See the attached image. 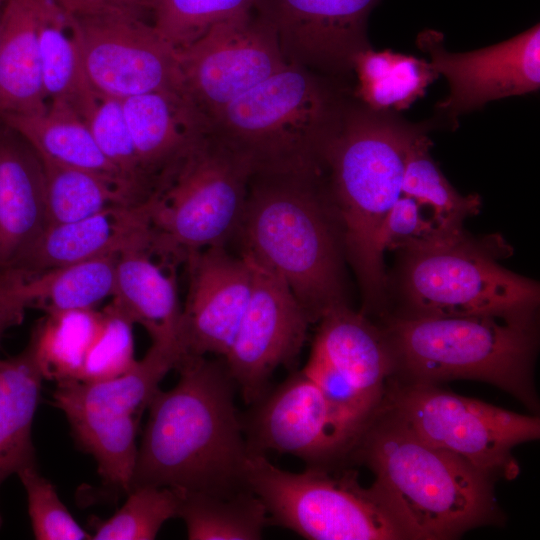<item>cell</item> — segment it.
<instances>
[{
	"label": "cell",
	"mask_w": 540,
	"mask_h": 540,
	"mask_svg": "<svg viewBox=\"0 0 540 540\" xmlns=\"http://www.w3.org/2000/svg\"><path fill=\"white\" fill-rule=\"evenodd\" d=\"M47 229L41 158L17 132L0 127V271L17 268Z\"/></svg>",
	"instance_id": "cell-21"
},
{
	"label": "cell",
	"mask_w": 540,
	"mask_h": 540,
	"mask_svg": "<svg viewBox=\"0 0 540 540\" xmlns=\"http://www.w3.org/2000/svg\"><path fill=\"white\" fill-rule=\"evenodd\" d=\"M353 97L375 111L398 113L423 97L439 76L425 59L369 47L353 59Z\"/></svg>",
	"instance_id": "cell-29"
},
{
	"label": "cell",
	"mask_w": 540,
	"mask_h": 540,
	"mask_svg": "<svg viewBox=\"0 0 540 540\" xmlns=\"http://www.w3.org/2000/svg\"><path fill=\"white\" fill-rule=\"evenodd\" d=\"M43 379L30 341L20 354L0 360V486L36 466L31 431Z\"/></svg>",
	"instance_id": "cell-26"
},
{
	"label": "cell",
	"mask_w": 540,
	"mask_h": 540,
	"mask_svg": "<svg viewBox=\"0 0 540 540\" xmlns=\"http://www.w3.org/2000/svg\"><path fill=\"white\" fill-rule=\"evenodd\" d=\"M119 255L103 256L39 272L11 268V288L24 307L46 314L91 309L113 295Z\"/></svg>",
	"instance_id": "cell-27"
},
{
	"label": "cell",
	"mask_w": 540,
	"mask_h": 540,
	"mask_svg": "<svg viewBox=\"0 0 540 540\" xmlns=\"http://www.w3.org/2000/svg\"><path fill=\"white\" fill-rule=\"evenodd\" d=\"M245 256L253 269L252 288L224 362L244 401L253 404L268 391L278 367L294 364L311 322L287 284Z\"/></svg>",
	"instance_id": "cell-14"
},
{
	"label": "cell",
	"mask_w": 540,
	"mask_h": 540,
	"mask_svg": "<svg viewBox=\"0 0 540 540\" xmlns=\"http://www.w3.org/2000/svg\"><path fill=\"white\" fill-rule=\"evenodd\" d=\"M0 121L23 137L39 156L104 176L141 202L103 155L83 118L67 103L50 101L41 113L6 114Z\"/></svg>",
	"instance_id": "cell-25"
},
{
	"label": "cell",
	"mask_w": 540,
	"mask_h": 540,
	"mask_svg": "<svg viewBox=\"0 0 540 540\" xmlns=\"http://www.w3.org/2000/svg\"><path fill=\"white\" fill-rule=\"evenodd\" d=\"M247 487L262 501L268 525L310 540L416 539L388 496L376 485L362 487L352 474L334 477L322 467L300 473L250 453Z\"/></svg>",
	"instance_id": "cell-8"
},
{
	"label": "cell",
	"mask_w": 540,
	"mask_h": 540,
	"mask_svg": "<svg viewBox=\"0 0 540 540\" xmlns=\"http://www.w3.org/2000/svg\"><path fill=\"white\" fill-rule=\"evenodd\" d=\"M179 492L177 518L191 540H257L268 525L266 508L250 489L231 495Z\"/></svg>",
	"instance_id": "cell-30"
},
{
	"label": "cell",
	"mask_w": 540,
	"mask_h": 540,
	"mask_svg": "<svg viewBox=\"0 0 540 540\" xmlns=\"http://www.w3.org/2000/svg\"><path fill=\"white\" fill-rule=\"evenodd\" d=\"M421 205L413 198L401 195L392 205L380 225L377 247L384 255L400 243L422 237L434 228L432 220H425L420 212Z\"/></svg>",
	"instance_id": "cell-40"
},
{
	"label": "cell",
	"mask_w": 540,
	"mask_h": 540,
	"mask_svg": "<svg viewBox=\"0 0 540 540\" xmlns=\"http://www.w3.org/2000/svg\"><path fill=\"white\" fill-rule=\"evenodd\" d=\"M27 495L28 513L38 540L91 539L62 503L54 485L41 476L36 466L17 473Z\"/></svg>",
	"instance_id": "cell-38"
},
{
	"label": "cell",
	"mask_w": 540,
	"mask_h": 540,
	"mask_svg": "<svg viewBox=\"0 0 540 540\" xmlns=\"http://www.w3.org/2000/svg\"><path fill=\"white\" fill-rule=\"evenodd\" d=\"M6 0H0V13H1V10L5 4Z\"/></svg>",
	"instance_id": "cell-44"
},
{
	"label": "cell",
	"mask_w": 540,
	"mask_h": 540,
	"mask_svg": "<svg viewBox=\"0 0 540 540\" xmlns=\"http://www.w3.org/2000/svg\"><path fill=\"white\" fill-rule=\"evenodd\" d=\"M37 0H6L0 13V116L46 110Z\"/></svg>",
	"instance_id": "cell-24"
},
{
	"label": "cell",
	"mask_w": 540,
	"mask_h": 540,
	"mask_svg": "<svg viewBox=\"0 0 540 540\" xmlns=\"http://www.w3.org/2000/svg\"><path fill=\"white\" fill-rule=\"evenodd\" d=\"M255 0H156L152 25L176 51H181L216 24L254 10Z\"/></svg>",
	"instance_id": "cell-35"
},
{
	"label": "cell",
	"mask_w": 540,
	"mask_h": 540,
	"mask_svg": "<svg viewBox=\"0 0 540 540\" xmlns=\"http://www.w3.org/2000/svg\"><path fill=\"white\" fill-rule=\"evenodd\" d=\"M402 311L394 316L492 315L533 319L538 283L497 262L499 252L463 227H437L394 248Z\"/></svg>",
	"instance_id": "cell-7"
},
{
	"label": "cell",
	"mask_w": 540,
	"mask_h": 540,
	"mask_svg": "<svg viewBox=\"0 0 540 540\" xmlns=\"http://www.w3.org/2000/svg\"><path fill=\"white\" fill-rule=\"evenodd\" d=\"M380 0H255L287 63L350 83L353 59L371 47L370 12Z\"/></svg>",
	"instance_id": "cell-17"
},
{
	"label": "cell",
	"mask_w": 540,
	"mask_h": 540,
	"mask_svg": "<svg viewBox=\"0 0 540 540\" xmlns=\"http://www.w3.org/2000/svg\"><path fill=\"white\" fill-rule=\"evenodd\" d=\"M177 369V384L159 389L148 406L130 490L156 486L231 495L249 489L250 452L224 360L186 355Z\"/></svg>",
	"instance_id": "cell-1"
},
{
	"label": "cell",
	"mask_w": 540,
	"mask_h": 540,
	"mask_svg": "<svg viewBox=\"0 0 540 540\" xmlns=\"http://www.w3.org/2000/svg\"><path fill=\"white\" fill-rule=\"evenodd\" d=\"M101 322L93 308L47 314L30 338L43 378L78 381Z\"/></svg>",
	"instance_id": "cell-32"
},
{
	"label": "cell",
	"mask_w": 540,
	"mask_h": 540,
	"mask_svg": "<svg viewBox=\"0 0 540 540\" xmlns=\"http://www.w3.org/2000/svg\"><path fill=\"white\" fill-rule=\"evenodd\" d=\"M380 410L423 441L449 451L492 478L520 471L512 449L540 436L536 416L443 390L437 384L388 381Z\"/></svg>",
	"instance_id": "cell-11"
},
{
	"label": "cell",
	"mask_w": 540,
	"mask_h": 540,
	"mask_svg": "<svg viewBox=\"0 0 540 540\" xmlns=\"http://www.w3.org/2000/svg\"><path fill=\"white\" fill-rule=\"evenodd\" d=\"M302 371L316 384L339 419L361 436L379 407L314 348Z\"/></svg>",
	"instance_id": "cell-39"
},
{
	"label": "cell",
	"mask_w": 540,
	"mask_h": 540,
	"mask_svg": "<svg viewBox=\"0 0 540 540\" xmlns=\"http://www.w3.org/2000/svg\"><path fill=\"white\" fill-rule=\"evenodd\" d=\"M156 0H105L102 12H120L144 18L146 12H152Z\"/></svg>",
	"instance_id": "cell-42"
},
{
	"label": "cell",
	"mask_w": 540,
	"mask_h": 540,
	"mask_svg": "<svg viewBox=\"0 0 540 540\" xmlns=\"http://www.w3.org/2000/svg\"><path fill=\"white\" fill-rule=\"evenodd\" d=\"M71 22L85 76L98 97L184 94L177 51L144 18L107 11L71 14Z\"/></svg>",
	"instance_id": "cell-12"
},
{
	"label": "cell",
	"mask_w": 540,
	"mask_h": 540,
	"mask_svg": "<svg viewBox=\"0 0 540 540\" xmlns=\"http://www.w3.org/2000/svg\"><path fill=\"white\" fill-rule=\"evenodd\" d=\"M83 120L103 155L117 168L133 194L141 202L147 200L152 192L141 170L121 100L99 97Z\"/></svg>",
	"instance_id": "cell-36"
},
{
	"label": "cell",
	"mask_w": 540,
	"mask_h": 540,
	"mask_svg": "<svg viewBox=\"0 0 540 540\" xmlns=\"http://www.w3.org/2000/svg\"><path fill=\"white\" fill-rule=\"evenodd\" d=\"M312 348L380 407L392 376L391 354L381 327L346 302L330 307L319 319Z\"/></svg>",
	"instance_id": "cell-22"
},
{
	"label": "cell",
	"mask_w": 540,
	"mask_h": 540,
	"mask_svg": "<svg viewBox=\"0 0 540 540\" xmlns=\"http://www.w3.org/2000/svg\"><path fill=\"white\" fill-rule=\"evenodd\" d=\"M133 323L112 302L102 311V322L87 354L78 381L100 382L123 375L136 359Z\"/></svg>",
	"instance_id": "cell-37"
},
{
	"label": "cell",
	"mask_w": 540,
	"mask_h": 540,
	"mask_svg": "<svg viewBox=\"0 0 540 540\" xmlns=\"http://www.w3.org/2000/svg\"><path fill=\"white\" fill-rule=\"evenodd\" d=\"M177 53L184 94L208 119L287 65L273 27L255 9Z\"/></svg>",
	"instance_id": "cell-13"
},
{
	"label": "cell",
	"mask_w": 540,
	"mask_h": 540,
	"mask_svg": "<svg viewBox=\"0 0 540 540\" xmlns=\"http://www.w3.org/2000/svg\"><path fill=\"white\" fill-rule=\"evenodd\" d=\"M180 492L169 487L141 486L131 489L111 517L91 520L94 540L155 539L165 522L177 518Z\"/></svg>",
	"instance_id": "cell-34"
},
{
	"label": "cell",
	"mask_w": 540,
	"mask_h": 540,
	"mask_svg": "<svg viewBox=\"0 0 540 540\" xmlns=\"http://www.w3.org/2000/svg\"><path fill=\"white\" fill-rule=\"evenodd\" d=\"M37 27L46 99L65 102L84 118L99 97L85 76L71 14L58 0H37Z\"/></svg>",
	"instance_id": "cell-28"
},
{
	"label": "cell",
	"mask_w": 540,
	"mask_h": 540,
	"mask_svg": "<svg viewBox=\"0 0 540 540\" xmlns=\"http://www.w3.org/2000/svg\"><path fill=\"white\" fill-rule=\"evenodd\" d=\"M62 7L72 15H89L104 10L105 0H58Z\"/></svg>",
	"instance_id": "cell-43"
},
{
	"label": "cell",
	"mask_w": 540,
	"mask_h": 540,
	"mask_svg": "<svg viewBox=\"0 0 540 540\" xmlns=\"http://www.w3.org/2000/svg\"><path fill=\"white\" fill-rule=\"evenodd\" d=\"M251 176L249 162L209 125L151 195V252L176 262L224 245L238 232Z\"/></svg>",
	"instance_id": "cell-9"
},
{
	"label": "cell",
	"mask_w": 540,
	"mask_h": 540,
	"mask_svg": "<svg viewBox=\"0 0 540 540\" xmlns=\"http://www.w3.org/2000/svg\"><path fill=\"white\" fill-rule=\"evenodd\" d=\"M39 157L45 174L47 227L77 221L110 207L142 203L104 176Z\"/></svg>",
	"instance_id": "cell-31"
},
{
	"label": "cell",
	"mask_w": 540,
	"mask_h": 540,
	"mask_svg": "<svg viewBox=\"0 0 540 540\" xmlns=\"http://www.w3.org/2000/svg\"><path fill=\"white\" fill-rule=\"evenodd\" d=\"M152 254L148 248H136L118 256L112 303L133 324H140L152 343L183 347L176 277L153 261Z\"/></svg>",
	"instance_id": "cell-23"
},
{
	"label": "cell",
	"mask_w": 540,
	"mask_h": 540,
	"mask_svg": "<svg viewBox=\"0 0 540 540\" xmlns=\"http://www.w3.org/2000/svg\"><path fill=\"white\" fill-rule=\"evenodd\" d=\"M533 319L388 315L381 329L393 363L389 381L478 380L509 392L536 410Z\"/></svg>",
	"instance_id": "cell-6"
},
{
	"label": "cell",
	"mask_w": 540,
	"mask_h": 540,
	"mask_svg": "<svg viewBox=\"0 0 540 540\" xmlns=\"http://www.w3.org/2000/svg\"><path fill=\"white\" fill-rule=\"evenodd\" d=\"M436 122L410 123L375 111L353 95L325 156V177L343 248L358 278L364 311L382 310L388 277L377 234L402 195L405 158L412 140Z\"/></svg>",
	"instance_id": "cell-2"
},
{
	"label": "cell",
	"mask_w": 540,
	"mask_h": 540,
	"mask_svg": "<svg viewBox=\"0 0 540 540\" xmlns=\"http://www.w3.org/2000/svg\"><path fill=\"white\" fill-rule=\"evenodd\" d=\"M252 405L247 419H242L250 453H286L324 468L325 463L353 451L360 438L302 370L268 389Z\"/></svg>",
	"instance_id": "cell-16"
},
{
	"label": "cell",
	"mask_w": 540,
	"mask_h": 540,
	"mask_svg": "<svg viewBox=\"0 0 540 540\" xmlns=\"http://www.w3.org/2000/svg\"><path fill=\"white\" fill-rule=\"evenodd\" d=\"M427 133H420L409 145L402 194L429 206L435 226L463 227L467 217L480 211L481 198L477 194L463 196L450 184L430 154L432 142Z\"/></svg>",
	"instance_id": "cell-33"
},
{
	"label": "cell",
	"mask_w": 540,
	"mask_h": 540,
	"mask_svg": "<svg viewBox=\"0 0 540 540\" xmlns=\"http://www.w3.org/2000/svg\"><path fill=\"white\" fill-rule=\"evenodd\" d=\"M144 178L157 192L209 127L185 94L155 91L121 100Z\"/></svg>",
	"instance_id": "cell-19"
},
{
	"label": "cell",
	"mask_w": 540,
	"mask_h": 540,
	"mask_svg": "<svg viewBox=\"0 0 540 540\" xmlns=\"http://www.w3.org/2000/svg\"><path fill=\"white\" fill-rule=\"evenodd\" d=\"M238 232L243 254L287 284L310 322L345 302L342 235L324 173L253 174Z\"/></svg>",
	"instance_id": "cell-3"
},
{
	"label": "cell",
	"mask_w": 540,
	"mask_h": 540,
	"mask_svg": "<svg viewBox=\"0 0 540 540\" xmlns=\"http://www.w3.org/2000/svg\"><path fill=\"white\" fill-rule=\"evenodd\" d=\"M181 342L186 355L225 356L245 312L253 280L250 260L229 254L224 245L192 253Z\"/></svg>",
	"instance_id": "cell-18"
},
{
	"label": "cell",
	"mask_w": 540,
	"mask_h": 540,
	"mask_svg": "<svg viewBox=\"0 0 540 540\" xmlns=\"http://www.w3.org/2000/svg\"><path fill=\"white\" fill-rule=\"evenodd\" d=\"M352 98L349 82L287 63L209 118L253 174L325 173V156Z\"/></svg>",
	"instance_id": "cell-4"
},
{
	"label": "cell",
	"mask_w": 540,
	"mask_h": 540,
	"mask_svg": "<svg viewBox=\"0 0 540 540\" xmlns=\"http://www.w3.org/2000/svg\"><path fill=\"white\" fill-rule=\"evenodd\" d=\"M376 476L416 540L455 539L495 522L493 479L459 456L433 446L378 410L354 449Z\"/></svg>",
	"instance_id": "cell-5"
},
{
	"label": "cell",
	"mask_w": 540,
	"mask_h": 540,
	"mask_svg": "<svg viewBox=\"0 0 540 540\" xmlns=\"http://www.w3.org/2000/svg\"><path fill=\"white\" fill-rule=\"evenodd\" d=\"M151 209L150 196L139 204L49 226L17 269L39 272L136 248L151 250Z\"/></svg>",
	"instance_id": "cell-20"
},
{
	"label": "cell",
	"mask_w": 540,
	"mask_h": 540,
	"mask_svg": "<svg viewBox=\"0 0 540 540\" xmlns=\"http://www.w3.org/2000/svg\"><path fill=\"white\" fill-rule=\"evenodd\" d=\"M10 274L0 271V340L4 332L22 322L26 308L11 289Z\"/></svg>",
	"instance_id": "cell-41"
},
{
	"label": "cell",
	"mask_w": 540,
	"mask_h": 540,
	"mask_svg": "<svg viewBox=\"0 0 540 540\" xmlns=\"http://www.w3.org/2000/svg\"><path fill=\"white\" fill-rule=\"evenodd\" d=\"M185 355L179 344L152 343L145 356L121 376L57 383L53 404L65 414L78 445L94 457L107 485L130 491L141 415L162 379Z\"/></svg>",
	"instance_id": "cell-10"
},
{
	"label": "cell",
	"mask_w": 540,
	"mask_h": 540,
	"mask_svg": "<svg viewBox=\"0 0 540 540\" xmlns=\"http://www.w3.org/2000/svg\"><path fill=\"white\" fill-rule=\"evenodd\" d=\"M417 46L448 82L449 94L437 103L436 111L454 128L464 113L540 87L539 24L509 40L469 52L447 51L443 35L434 30L420 33Z\"/></svg>",
	"instance_id": "cell-15"
}]
</instances>
